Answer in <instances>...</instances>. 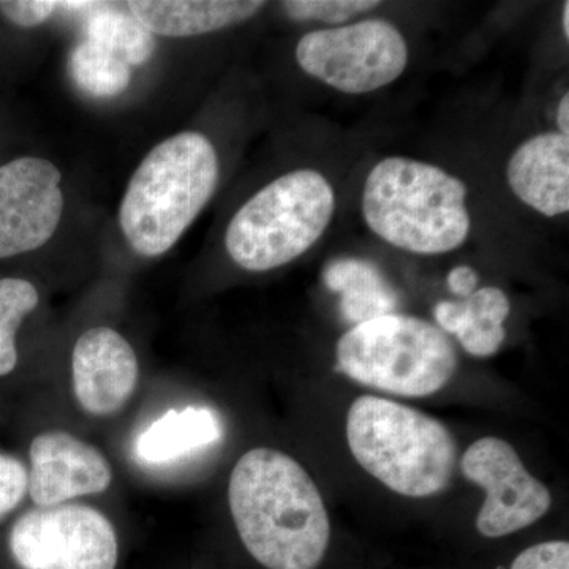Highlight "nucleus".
I'll use <instances>...</instances> for the list:
<instances>
[{"label": "nucleus", "mask_w": 569, "mask_h": 569, "mask_svg": "<svg viewBox=\"0 0 569 569\" xmlns=\"http://www.w3.org/2000/svg\"><path fill=\"white\" fill-rule=\"evenodd\" d=\"M376 0H288L282 7L284 13L295 21H317L343 26L348 20L376 10Z\"/></svg>", "instance_id": "412c9836"}, {"label": "nucleus", "mask_w": 569, "mask_h": 569, "mask_svg": "<svg viewBox=\"0 0 569 569\" xmlns=\"http://www.w3.org/2000/svg\"><path fill=\"white\" fill-rule=\"evenodd\" d=\"M10 550L22 569H114L119 548L114 527L102 512L56 505L18 519Z\"/></svg>", "instance_id": "6e6552de"}, {"label": "nucleus", "mask_w": 569, "mask_h": 569, "mask_svg": "<svg viewBox=\"0 0 569 569\" xmlns=\"http://www.w3.org/2000/svg\"><path fill=\"white\" fill-rule=\"evenodd\" d=\"M509 569H569V542L545 541L522 550Z\"/></svg>", "instance_id": "5701e85b"}, {"label": "nucleus", "mask_w": 569, "mask_h": 569, "mask_svg": "<svg viewBox=\"0 0 569 569\" xmlns=\"http://www.w3.org/2000/svg\"><path fill=\"white\" fill-rule=\"evenodd\" d=\"M29 489V473L20 460L0 455V519L21 503Z\"/></svg>", "instance_id": "4be33fe9"}, {"label": "nucleus", "mask_w": 569, "mask_h": 569, "mask_svg": "<svg viewBox=\"0 0 569 569\" xmlns=\"http://www.w3.org/2000/svg\"><path fill=\"white\" fill-rule=\"evenodd\" d=\"M69 73L82 92L99 99L119 96L132 80V71L126 62L91 41L71 51Z\"/></svg>", "instance_id": "6ab92c4d"}, {"label": "nucleus", "mask_w": 569, "mask_h": 569, "mask_svg": "<svg viewBox=\"0 0 569 569\" xmlns=\"http://www.w3.org/2000/svg\"><path fill=\"white\" fill-rule=\"evenodd\" d=\"M228 503L239 538L266 569H317L331 541L323 497L301 463L269 448L231 471Z\"/></svg>", "instance_id": "f257e3e1"}, {"label": "nucleus", "mask_w": 569, "mask_h": 569, "mask_svg": "<svg viewBox=\"0 0 569 569\" xmlns=\"http://www.w3.org/2000/svg\"><path fill=\"white\" fill-rule=\"evenodd\" d=\"M511 302L503 290L482 287L463 301H441L433 309L441 331L458 337L467 353L478 358L496 355L507 339L505 321Z\"/></svg>", "instance_id": "2eb2a0df"}, {"label": "nucleus", "mask_w": 569, "mask_h": 569, "mask_svg": "<svg viewBox=\"0 0 569 569\" xmlns=\"http://www.w3.org/2000/svg\"><path fill=\"white\" fill-rule=\"evenodd\" d=\"M58 9L52 0H6L0 2V13L20 28H36L50 20Z\"/></svg>", "instance_id": "b1692460"}, {"label": "nucleus", "mask_w": 569, "mask_h": 569, "mask_svg": "<svg viewBox=\"0 0 569 569\" xmlns=\"http://www.w3.org/2000/svg\"><path fill=\"white\" fill-rule=\"evenodd\" d=\"M62 174L50 160L20 157L0 167V260L47 244L63 212Z\"/></svg>", "instance_id": "9d476101"}, {"label": "nucleus", "mask_w": 569, "mask_h": 569, "mask_svg": "<svg viewBox=\"0 0 569 569\" xmlns=\"http://www.w3.org/2000/svg\"><path fill=\"white\" fill-rule=\"evenodd\" d=\"M351 455L367 473L403 497H432L455 471V437L438 419L415 408L361 396L347 415Z\"/></svg>", "instance_id": "20e7f679"}, {"label": "nucleus", "mask_w": 569, "mask_h": 569, "mask_svg": "<svg viewBox=\"0 0 569 569\" xmlns=\"http://www.w3.org/2000/svg\"><path fill=\"white\" fill-rule=\"evenodd\" d=\"M219 178V157L204 134L182 132L157 144L130 179L119 211L134 252H168L211 201Z\"/></svg>", "instance_id": "7ed1b4c3"}, {"label": "nucleus", "mask_w": 569, "mask_h": 569, "mask_svg": "<svg viewBox=\"0 0 569 569\" xmlns=\"http://www.w3.org/2000/svg\"><path fill=\"white\" fill-rule=\"evenodd\" d=\"M479 277L470 266H458L448 276V287L452 295L468 298L477 291Z\"/></svg>", "instance_id": "393cba45"}, {"label": "nucleus", "mask_w": 569, "mask_h": 569, "mask_svg": "<svg viewBox=\"0 0 569 569\" xmlns=\"http://www.w3.org/2000/svg\"><path fill=\"white\" fill-rule=\"evenodd\" d=\"M336 212L331 183L316 170L269 182L234 213L224 247L239 268L266 272L298 260L320 241Z\"/></svg>", "instance_id": "39448f33"}, {"label": "nucleus", "mask_w": 569, "mask_h": 569, "mask_svg": "<svg viewBox=\"0 0 569 569\" xmlns=\"http://www.w3.org/2000/svg\"><path fill=\"white\" fill-rule=\"evenodd\" d=\"M112 471L99 449L67 432L41 433L31 445L29 493L39 508L110 488Z\"/></svg>", "instance_id": "f8f14e48"}, {"label": "nucleus", "mask_w": 569, "mask_h": 569, "mask_svg": "<svg viewBox=\"0 0 569 569\" xmlns=\"http://www.w3.org/2000/svg\"><path fill=\"white\" fill-rule=\"evenodd\" d=\"M561 26H563L565 37L569 39V2H565L563 17H561Z\"/></svg>", "instance_id": "bb28decb"}, {"label": "nucleus", "mask_w": 569, "mask_h": 569, "mask_svg": "<svg viewBox=\"0 0 569 569\" xmlns=\"http://www.w3.org/2000/svg\"><path fill=\"white\" fill-rule=\"evenodd\" d=\"M73 389L82 410L93 417L121 411L138 383L132 346L111 328H92L77 340L71 356Z\"/></svg>", "instance_id": "9b49d317"}, {"label": "nucleus", "mask_w": 569, "mask_h": 569, "mask_svg": "<svg viewBox=\"0 0 569 569\" xmlns=\"http://www.w3.org/2000/svg\"><path fill=\"white\" fill-rule=\"evenodd\" d=\"M336 358L337 372L402 397L436 395L458 369V351L447 335L402 313L355 325L337 342Z\"/></svg>", "instance_id": "423d86ee"}, {"label": "nucleus", "mask_w": 569, "mask_h": 569, "mask_svg": "<svg viewBox=\"0 0 569 569\" xmlns=\"http://www.w3.org/2000/svg\"><path fill=\"white\" fill-rule=\"evenodd\" d=\"M557 123H559L560 134L569 138V93H565L557 108Z\"/></svg>", "instance_id": "a878e982"}, {"label": "nucleus", "mask_w": 569, "mask_h": 569, "mask_svg": "<svg viewBox=\"0 0 569 569\" xmlns=\"http://www.w3.org/2000/svg\"><path fill=\"white\" fill-rule=\"evenodd\" d=\"M39 305V293L28 280H0V376L17 367V332L22 320Z\"/></svg>", "instance_id": "aec40b11"}, {"label": "nucleus", "mask_w": 569, "mask_h": 569, "mask_svg": "<svg viewBox=\"0 0 569 569\" xmlns=\"http://www.w3.org/2000/svg\"><path fill=\"white\" fill-rule=\"evenodd\" d=\"M467 186L437 164L387 157L367 176L362 216L381 241L418 254L466 244L471 230Z\"/></svg>", "instance_id": "f03ea898"}, {"label": "nucleus", "mask_w": 569, "mask_h": 569, "mask_svg": "<svg viewBox=\"0 0 569 569\" xmlns=\"http://www.w3.org/2000/svg\"><path fill=\"white\" fill-rule=\"evenodd\" d=\"M222 433L220 418L209 408L170 410L141 433L134 452L141 462L162 466L211 447Z\"/></svg>", "instance_id": "dca6fc26"}, {"label": "nucleus", "mask_w": 569, "mask_h": 569, "mask_svg": "<svg viewBox=\"0 0 569 569\" xmlns=\"http://www.w3.org/2000/svg\"><path fill=\"white\" fill-rule=\"evenodd\" d=\"M89 41L110 51L127 66H142L156 51V39L140 21L111 9L97 11L86 24Z\"/></svg>", "instance_id": "a211bd4d"}, {"label": "nucleus", "mask_w": 569, "mask_h": 569, "mask_svg": "<svg viewBox=\"0 0 569 569\" xmlns=\"http://www.w3.org/2000/svg\"><path fill=\"white\" fill-rule=\"evenodd\" d=\"M463 477L486 492L477 530L486 538H503L533 526L548 515V486L529 473L516 449L497 437H485L463 452Z\"/></svg>", "instance_id": "1a4fd4ad"}, {"label": "nucleus", "mask_w": 569, "mask_h": 569, "mask_svg": "<svg viewBox=\"0 0 569 569\" xmlns=\"http://www.w3.org/2000/svg\"><path fill=\"white\" fill-rule=\"evenodd\" d=\"M408 58L406 37L383 18L318 29L296 47V61L307 74L350 96L392 84L406 71Z\"/></svg>", "instance_id": "0eeeda50"}, {"label": "nucleus", "mask_w": 569, "mask_h": 569, "mask_svg": "<svg viewBox=\"0 0 569 569\" xmlns=\"http://www.w3.org/2000/svg\"><path fill=\"white\" fill-rule=\"evenodd\" d=\"M507 178L522 203L545 217L569 211V138L556 132L535 134L509 159Z\"/></svg>", "instance_id": "ddd939ff"}, {"label": "nucleus", "mask_w": 569, "mask_h": 569, "mask_svg": "<svg viewBox=\"0 0 569 569\" xmlns=\"http://www.w3.org/2000/svg\"><path fill=\"white\" fill-rule=\"evenodd\" d=\"M266 6L257 0H134L129 10L152 36H204L242 24Z\"/></svg>", "instance_id": "4468645a"}, {"label": "nucleus", "mask_w": 569, "mask_h": 569, "mask_svg": "<svg viewBox=\"0 0 569 569\" xmlns=\"http://www.w3.org/2000/svg\"><path fill=\"white\" fill-rule=\"evenodd\" d=\"M326 287L340 295V310L350 323L396 313L399 295L370 261L340 258L325 269Z\"/></svg>", "instance_id": "f3484780"}]
</instances>
